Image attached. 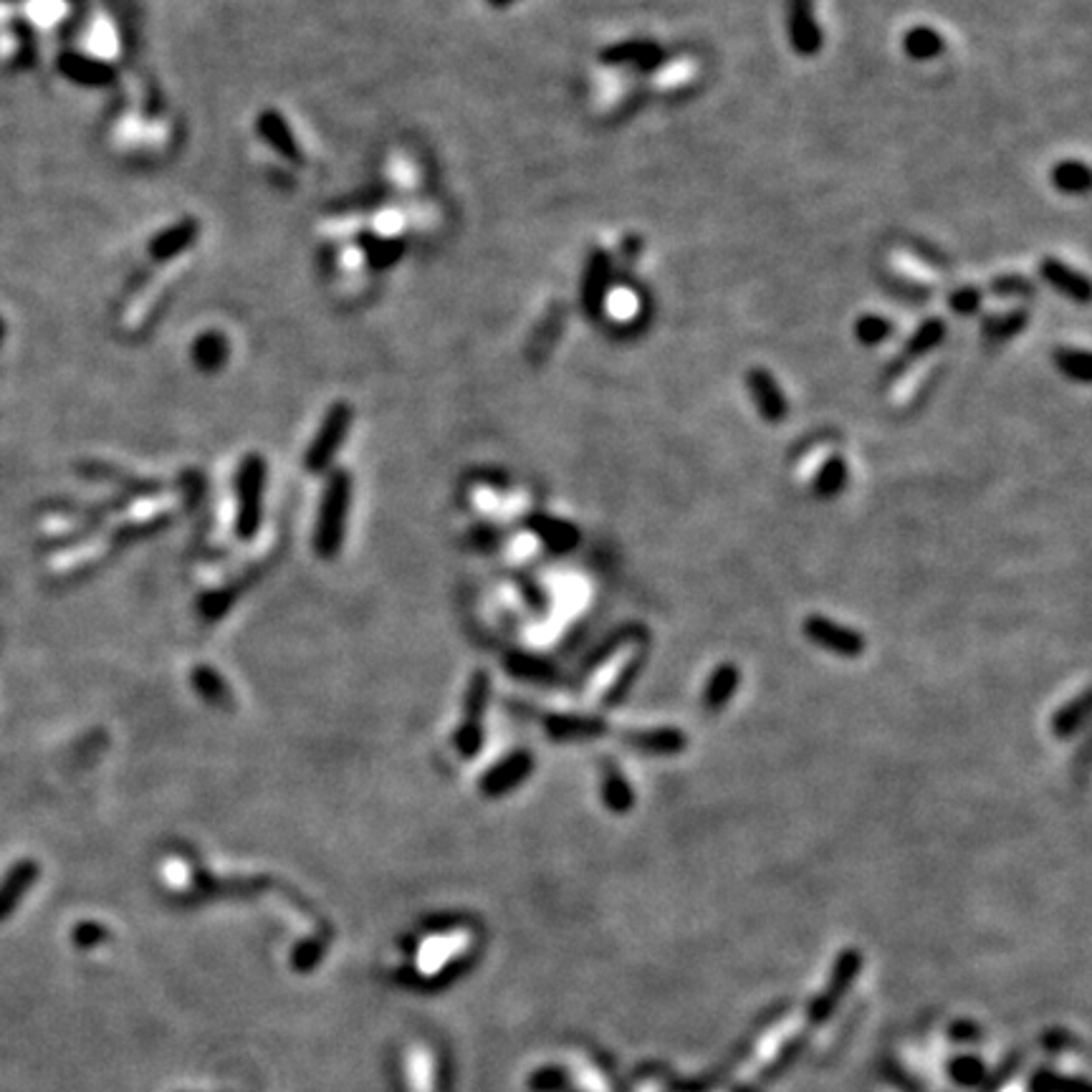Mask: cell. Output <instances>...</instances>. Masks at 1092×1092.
<instances>
[{
	"instance_id": "6da1fadb",
	"label": "cell",
	"mask_w": 1092,
	"mask_h": 1092,
	"mask_svg": "<svg viewBox=\"0 0 1092 1092\" xmlns=\"http://www.w3.org/2000/svg\"><path fill=\"white\" fill-rule=\"evenodd\" d=\"M349 506H352V476L339 468L329 476L319 516H316L314 551L319 559H335L341 551V544L347 539Z\"/></svg>"
},
{
	"instance_id": "7a4b0ae2",
	"label": "cell",
	"mask_w": 1092,
	"mask_h": 1092,
	"mask_svg": "<svg viewBox=\"0 0 1092 1092\" xmlns=\"http://www.w3.org/2000/svg\"><path fill=\"white\" fill-rule=\"evenodd\" d=\"M265 478L268 468L259 453L246 455L238 466L235 476V534L240 539H253L259 534L261 521H264V501H265Z\"/></svg>"
},
{
	"instance_id": "3957f363",
	"label": "cell",
	"mask_w": 1092,
	"mask_h": 1092,
	"mask_svg": "<svg viewBox=\"0 0 1092 1092\" xmlns=\"http://www.w3.org/2000/svg\"><path fill=\"white\" fill-rule=\"evenodd\" d=\"M352 423H354L352 405L335 403L332 407H329L322 425H319V430H316L314 440H311L309 450H306V455H303V468H306L309 474L319 476L332 466V461H335L339 448L344 445V440H347Z\"/></svg>"
},
{
	"instance_id": "277c9868",
	"label": "cell",
	"mask_w": 1092,
	"mask_h": 1092,
	"mask_svg": "<svg viewBox=\"0 0 1092 1092\" xmlns=\"http://www.w3.org/2000/svg\"><path fill=\"white\" fill-rule=\"evenodd\" d=\"M488 701H491V678H488V673L478 670L468 683L463 721L458 726V733H455V749L463 758L478 757L480 746H483V719H486Z\"/></svg>"
},
{
	"instance_id": "5b68a950",
	"label": "cell",
	"mask_w": 1092,
	"mask_h": 1092,
	"mask_svg": "<svg viewBox=\"0 0 1092 1092\" xmlns=\"http://www.w3.org/2000/svg\"><path fill=\"white\" fill-rule=\"evenodd\" d=\"M802 632L809 643H815L825 652L845 657V660H855L867 648L865 638L855 627L842 625V622L825 617V615H809V617H804Z\"/></svg>"
},
{
	"instance_id": "8992f818",
	"label": "cell",
	"mask_w": 1092,
	"mask_h": 1092,
	"mask_svg": "<svg viewBox=\"0 0 1092 1092\" xmlns=\"http://www.w3.org/2000/svg\"><path fill=\"white\" fill-rule=\"evenodd\" d=\"M531 774H534V757L524 749H518V752H511L509 757L496 761L480 777L478 790L486 799H501V796L516 792L524 782H529Z\"/></svg>"
},
{
	"instance_id": "52a82bcc",
	"label": "cell",
	"mask_w": 1092,
	"mask_h": 1092,
	"mask_svg": "<svg viewBox=\"0 0 1092 1092\" xmlns=\"http://www.w3.org/2000/svg\"><path fill=\"white\" fill-rule=\"evenodd\" d=\"M787 33L794 53L817 56L822 51V28L817 23L815 0H787Z\"/></svg>"
},
{
	"instance_id": "ba28073f",
	"label": "cell",
	"mask_w": 1092,
	"mask_h": 1092,
	"mask_svg": "<svg viewBox=\"0 0 1092 1092\" xmlns=\"http://www.w3.org/2000/svg\"><path fill=\"white\" fill-rule=\"evenodd\" d=\"M622 744L630 752L640 754V757H681L688 749V736L681 731L678 726H655V728H638V731H627L622 736Z\"/></svg>"
},
{
	"instance_id": "9c48e42d",
	"label": "cell",
	"mask_w": 1092,
	"mask_h": 1092,
	"mask_svg": "<svg viewBox=\"0 0 1092 1092\" xmlns=\"http://www.w3.org/2000/svg\"><path fill=\"white\" fill-rule=\"evenodd\" d=\"M610 278H613V259L605 248H594L589 253L584 276H581V309L584 314L597 319L607 306V291H610Z\"/></svg>"
},
{
	"instance_id": "30bf717a",
	"label": "cell",
	"mask_w": 1092,
	"mask_h": 1092,
	"mask_svg": "<svg viewBox=\"0 0 1092 1092\" xmlns=\"http://www.w3.org/2000/svg\"><path fill=\"white\" fill-rule=\"evenodd\" d=\"M746 387H749L754 403H757L758 415L764 417L766 423H782L790 412V405H787L777 377L764 367H754L746 372Z\"/></svg>"
},
{
	"instance_id": "8fae6325",
	"label": "cell",
	"mask_w": 1092,
	"mask_h": 1092,
	"mask_svg": "<svg viewBox=\"0 0 1092 1092\" xmlns=\"http://www.w3.org/2000/svg\"><path fill=\"white\" fill-rule=\"evenodd\" d=\"M544 731L554 741H594L610 733V723L600 716L549 714L544 719Z\"/></svg>"
},
{
	"instance_id": "7c38bea8",
	"label": "cell",
	"mask_w": 1092,
	"mask_h": 1092,
	"mask_svg": "<svg viewBox=\"0 0 1092 1092\" xmlns=\"http://www.w3.org/2000/svg\"><path fill=\"white\" fill-rule=\"evenodd\" d=\"M600 61L607 66H635L638 71H652L665 61V53L652 41L632 38V41H619V44L602 49Z\"/></svg>"
},
{
	"instance_id": "4fadbf2b",
	"label": "cell",
	"mask_w": 1092,
	"mask_h": 1092,
	"mask_svg": "<svg viewBox=\"0 0 1092 1092\" xmlns=\"http://www.w3.org/2000/svg\"><path fill=\"white\" fill-rule=\"evenodd\" d=\"M741 686V670L733 660H723L708 676L701 693V706L706 714H721L736 698Z\"/></svg>"
},
{
	"instance_id": "5bb4252c",
	"label": "cell",
	"mask_w": 1092,
	"mask_h": 1092,
	"mask_svg": "<svg viewBox=\"0 0 1092 1092\" xmlns=\"http://www.w3.org/2000/svg\"><path fill=\"white\" fill-rule=\"evenodd\" d=\"M600 799L607 812H613L617 817L630 815L632 809H635V802H638V794L632 790V782L619 771V766L615 761H605L602 764Z\"/></svg>"
},
{
	"instance_id": "9a60e30c",
	"label": "cell",
	"mask_w": 1092,
	"mask_h": 1092,
	"mask_svg": "<svg viewBox=\"0 0 1092 1092\" xmlns=\"http://www.w3.org/2000/svg\"><path fill=\"white\" fill-rule=\"evenodd\" d=\"M1039 273H1042L1044 284L1060 291L1062 297L1073 299L1080 306H1085L1090 301V281H1087V276L1077 271V268H1073V265L1065 264V261L1044 259L1039 264Z\"/></svg>"
},
{
	"instance_id": "2e32d148",
	"label": "cell",
	"mask_w": 1092,
	"mask_h": 1092,
	"mask_svg": "<svg viewBox=\"0 0 1092 1092\" xmlns=\"http://www.w3.org/2000/svg\"><path fill=\"white\" fill-rule=\"evenodd\" d=\"M197 235H200V226H197V221H193V218H185V221L175 223V226L164 228V230H159V233L150 240L152 261L164 264V261L177 259L180 253L193 248Z\"/></svg>"
},
{
	"instance_id": "e0dca14e",
	"label": "cell",
	"mask_w": 1092,
	"mask_h": 1092,
	"mask_svg": "<svg viewBox=\"0 0 1092 1092\" xmlns=\"http://www.w3.org/2000/svg\"><path fill=\"white\" fill-rule=\"evenodd\" d=\"M256 132L261 134V139H264L265 145L271 147L276 155L289 159V162H299V159H301L297 134H294V129L289 126V122H286L278 112H273V109L259 114V120H256Z\"/></svg>"
},
{
	"instance_id": "ac0fdd59",
	"label": "cell",
	"mask_w": 1092,
	"mask_h": 1092,
	"mask_svg": "<svg viewBox=\"0 0 1092 1092\" xmlns=\"http://www.w3.org/2000/svg\"><path fill=\"white\" fill-rule=\"evenodd\" d=\"M529 529L542 539L544 546H549V549L556 551V554H567V551H572L581 539L580 529H577L572 521L546 516V513H534V516L529 518Z\"/></svg>"
},
{
	"instance_id": "d6986e66",
	"label": "cell",
	"mask_w": 1092,
	"mask_h": 1092,
	"mask_svg": "<svg viewBox=\"0 0 1092 1092\" xmlns=\"http://www.w3.org/2000/svg\"><path fill=\"white\" fill-rule=\"evenodd\" d=\"M58 69L63 76H69L71 82L84 84V87H109L114 82L117 71L104 61L96 58L79 56V53H63L58 61Z\"/></svg>"
},
{
	"instance_id": "ffe728a7",
	"label": "cell",
	"mask_w": 1092,
	"mask_h": 1092,
	"mask_svg": "<svg viewBox=\"0 0 1092 1092\" xmlns=\"http://www.w3.org/2000/svg\"><path fill=\"white\" fill-rule=\"evenodd\" d=\"M943 339H946V324H943V319H938V316L926 319V322L910 335V339L905 341L903 354H900V360H898V370H905L910 362L921 360V357H926L929 352H933Z\"/></svg>"
},
{
	"instance_id": "44dd1931",
	"label": "cell",
	"mask_w": 1092,
	"mask_h": 1092,
	"mask_svg": "<svg viewBox=\"0 0 1092 1092\" xmlns=\"http://www.w3.org/2000/svg\"><path fill=\"white\" fill-rule=\"evenodd\" d=\"M228 354H230L228 336L221 335V332H205V335L195 336L193 349H190L193 365L205 374L221 372L228 362Z\"/></svg>"
},
{
	"instance_id": "7402d4cb",
	"label": "cell",
	"mask_w": 1092,
	"mask_h": 1092,
	"mask_svg": "<svg viewBox=\"0 0 1092 1092\" xmlns=\"http://www.w3.org/2000/svg\"><path fill=\"white\" fill-rule=\"evenodd\" d=\"M1087 719H1090V690H1082L1074 701H1068L1052 716L1049 731L1055 733L1057 739L1068 741L1085 728Z\"/></svg>"
},
{
	"instance_id": "603a6c76",
	"label": "cell",
	"mask_w": 1092,
	"mask_h": 1092,
	"mask_svg": "<svg viewBox=\"0 0 1092 1092\" xmlns=\"http://www.w3.org/2000/svg\"><path fill=\"white\" fill-rule=\"evenodd\" d=\"M847 478H850V471H847L845 458L829 455L815 476V496L822 501L837 499L847 488Z\"/></svg>"
},
{
	"instance_id": "cb8c5ba5",
	"label": "cell",
	"mask_w": 1092,
	"mask_h": 1092,
	"mask_svg": "<svg viewBox=\"0 0 1092 1092\" xmlns=\"http://www.w3.org/2000/svg\"><path fill=\"white\" fill-rule=\"evenodd\" d=\"M943 49H946L943 36L935 28H929V25H916V28L903 33V51L910 58H916V61L938 58L943 53Z\"/></svg>"
},
{
	"instance_id": "d4e9b609",
	"label": "cell",
	"mask_w": 1092,
	"mask_h": 1092,
	"mask_svg": "<svg viewBox=\"0 0 1092 1092\" xmlns=\"http://www.w3.org/2000/svg\"><path fill=\"white\" fill-rule=\"evenodd\" d=\"M193 686H195L197 695H200L202 701H208L210 706L228 708L230 703H233L226 681H223L210 665H197V668L193 670Z\"/></svg>"
},
{
	"instance_id": "484cf974",
	"label": "cell",
	"mask_w": 1092,
	"mask_h": 1092,
	"mask_svg": "<svg viewBox=\"0 0 1092 1092\" xmlns=\"http://www.w3.org/2000/svg\"><path fill=\"white\" fill-rule=\"evenodd\" d=\"M1049 177H1052V185H1055L1060 193H1068V195H1082V193L1090 190V183H1092V175L1090 170H1087V164L1077 162V159H1065V162H1060Z\"/></svg>"
},
{
	"instance_id": "4316f807",
	"label": "cell",
	"mask_w": 1092,
	"mask_h": 1092,
	"mask_svg": "<svg viewBox=\"0 0 1092 1092\" xmlns=\"http://www.w3.org/2000/svg\"><path fill=\"white\" fill-rule=\"evenodd\" d=\"M506 668L511 670L516 678H521V681H531V683H551L556 678L554 665L546 663L544 657L524 655V652H513V655H509Z\"/></svg>"
},
{
	"instance_id": "83f0119b",
	"label": "cell",
	"mask_w": 1092,
	"mask_h": 1092,
	"mask_svg": "<svg viewBox=\"0 0 1092 1092\" xmlns=\"http://www.w3.org/2000/svg\"><path fill=\"white\" fill-rule=\"evenodd\" d=\"M362 246H365L367 261H370V265H372V268H377V271H382V268H390V265L398 264V261L403 259V253H405V243L398 238H377V235H367Z\"/></svg>"
},
{
	"instance_id": "f1b7e54d",
	"label": "cell",
	"mask_w": 1092,
	"mask_h": 1092,
	"mask_svg": "<svg viewBox=\"0 0 1092 1092\" xmlns=\"http://www.w3.org/2000/svg\"><path fill=\"white\" fill-rule=\"evenodd\" d=\"M33 878H36V867L31 863L18 865L8 875L6 883L0 885V918H6L11 913L13 905L18 903V898L25 893V888L33 883Z\"/></svg>"
},
{
	"instance_id": "f546056e",
	"label": "cell",
	"mask_w": 1092,
	"mask_h": 1092,
	"mask_svg": "<svg viewBox=\"0 0 1092 1092\" xmlns=\"http://www.w3.org/2000/svg\"><path fill=\"white\" fill-rule=\"evenodd\" d=\"M643 665H645V655H635L627 660V665L622 668V673H619L617 678H615V683L610 686V690H607L605 695V706H619V703L625 701L627 695H630L632 686L638 683L640 673H643Z\"/></svg>"
},
{
	"instance_id": "4dcf8cb0",
	"label": "cell",
	"mask_w": 1092,
	"mask_h": 1092,
	"mask_svg": "<svg viewBox=\"0 0 1092 1092\" xmlns=\"http://www.w3.org/2000/svg\"><path fill=\"white\" fill-rule=\"evenodd\" d=\"M1027 311L1024 309H1014L1011 314H1004V316H989V319H984V336H992L994 341H1002V339H1011V336H1017L1019 332H1024V327H1027Z\"/></svg>"
},
{
	"instance_id": "1f68e13d",
	"label": "cell",
	"mask_w": 1092,
	"mask_h": 1092,
	"mask_svg": "<svg viewBox=\"0 0 1092 1092\" xmlns=\"http://www.w3.org/2000/svg\"><path fill=\"white\" fill-rule=\"evenodd\" d=\"M1055 362L1057 367H1060V372L1068 374V377L1074 379V382L1087 385V382L1092 379L1090 354L1082 352V349H1057Z\"/></svg>"
},
{
	"instance_id": "d6a6232c",
	"label": "cell",
	"mask_w": 1092,
	"mask_h": 1092,
	"mask_svg": "<svg viewBox=\"0 0 1092 1092\" xmlns=\"http://www.w3.org/2000/svg\"><path fill=\"white\" fill-rule=\"evenodd\" d=\"M891 335H893V324L880 314L860 316L858 324H855V336H858L860 344H865V347H878V344H883Z\"/></svg>"
},
{
	"instance_id": "836d02e7",
	"label": "cell",
	"mask_w": 1092,
	"mask_h": 1092,
	"mask_svg": "<svg viewBox=\"0 0 1092 1092\" xmlns=\"http://www.w3.org/2000/svg\"><path fill=\"white\" fill-rule=\"evenodd\" d=\"M948 306L956 311V314L961 316H971L979 311L981 306V291L979 289H971V286H967V289H959L951 294V299H948Z\"/></svg>"
},
{
	"instance_id": "e575fe53",
	"label": "cell",
	"mask_w": 1092,
	"mask_h": 1092,
	"mask_svg": "<svg viewBox=\"0 0 1092 1092\" xmlns=\"http://www.w3.org/2000/svg\"><path fill=\"white\" fill-rule=\"evenodd\" d=\"M992 291L997 297H1027L1032 284L1024 276H999L992 281Z\"/></svg>"
},
{
	"instance_id": "d590c367",
	"label": "cell",
	"mask_w": 1092,
	"mask_h": 1092,
	"mask_svg": "<svg viewBox=\"0 0 1092 1092\" xmlns=\"http://www.w3.org/2000/svg\"><path fill=\"white\" fill-rule=\"evenodd\" d=\"M640 248H643V246H640V238H635V235H630V238L622 240V256H627V261L635 259Z\"/></svg>"
},
{
	"instance_id": "8d00e7d4",
	"label": "cell",
	"mask_w": 1092,
	"mask_h": 1092,
	"mask_svg": "<svg viewBox=\"0 0 1092 1092\" xmlns=\"http://www.w3.org/2000/svg\"><path fill=\"white\" fill-rule=\"evenodd\" d=\"M488 6L496 8V11H504V8L513 6V3H518V0H486Z\"/></svg>"
}]
</instances>
